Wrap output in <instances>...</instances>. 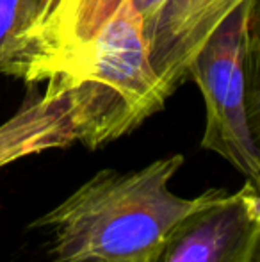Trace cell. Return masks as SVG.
<instances>
[{
    "label": "cell",
    "mask_w": 260,
    "mask_h": 262,
    "mask_svg": "<svg viewBox=\"0 0 260 262\" xmlns=\"http://www.w3.org/2000/svg\"><path fill=\"white\" fill-rule=\"evenodd\" d=\"M155 0H34L0 73L66 93L77 143L97 150L164 109L150 64Z\"/></svg>",
    "instance_id": "obj_1"
},
{
    "label": "cell",
    "mask_w": 260,
    "mask_h": 262,
    "mask_svg": "<svg viewBox=\"0 0 260 262\" xmlns=\"http://www.w3.org/2000/svg\"><path fill=\"white\" fill-rule=\"evenodd\" d=\"M182 164L177 154L130 171L100 169L32 228L49 232L54 262H155L178 221L216 193L175 194L170 180Z\"/></svg>",
    "instance_id": "obj_2"
},
{
    "label": "cell",
    "mask_w": 260,
    "mask_h": 262,
    "mask_svg": "<svg viewBox=\"0 0 260 262\" xmlns=\"http://www.w3.org/2000/svg\"><path fill=\"white\" fill-rule=\"evenodd\" d=\"M258 2L244 0L207 39L189 66L205 102L201 148L260 182Z\"/></svg>",
    "instance_id": "obj_3"
},
{
    "label": "cell",
    "mask_w": 260,
    "mask_h": 262,
    "mask_svg": "<svg viewBox=\"0 0 260 262\" xmlns=\"http://www.w3.org/2000/svg\"><path fill=\"white\" fill-rule=\"evenodd\" d=\"M260 194L250 180L241 189H216L210 200L178 221L155 262H258Z\"/></svg>",
    "instance_id": "obj_4"
},
{
    "label": "cell",
    "mask_w": 260,
    "mask_h": 262,
    "mask_svg": "<svg viewBox=\"0 0 260 262\" xmlns=\"http://www.w3.org/2000/svg\"><path fill=\"white\" fill-rule=\"evenodd\" d=\"M244 0H166L150 32V64L168 98L189 80V66Z\"/></svg>",
    "instance_id": "obj_5"
},
{
    "label": "cell",
    "mask_w": 260,
    "mask_h": 262,
    "mask_svg": "<svg viewBox=\"0 0 260 262\" xmlns=\"http://www.w3.org/2000/svg\"><path fill=\"white\" fill-rule=\"evenodd\" d=\"M77 143L73 111L66 93L29 88L20 109L0 125V168L27 156Z\"/></svg>",
    "instance_id": "obj_6"
},
{
    "label": "cell",
    "mask_w": 260,
    "mask_h": 262,
    "mask_svg": "<svg viewBox=\"0 0 260 262\" xmlns=\"http://www.w3.org/2000/svg\"><path fill=\"white\" fill-rule=\"evenodd\" d=\"M34 0H0V64L27 24Z\"/></svg>",
    "instance_id": "obj_7"
}]
</instances>
